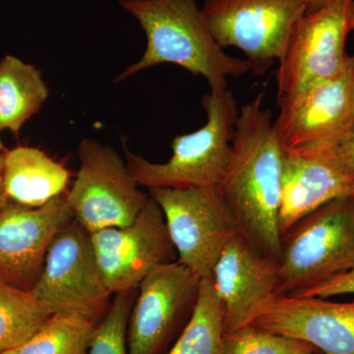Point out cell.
<instances>
[{
  "mask_svg": "<svg viewBox=\"0 0 354 354\" xmlns=\"http://www.w3.org/2000/svg\"><path fill=\"white\" fill-rule=\"evenodd\" d=\"M164 213L177 261L199 279L211 276L228 241L239 234L218 187L150 188Z\"/></svg>",
  "mask_w": 354,
  "mask_h": 354,
  "instance_id": "8992f818",
  "label": "cell"
},
{
  "mask_svg": "<svg viewBox=\"0 0 354 354\" xmlns=\"http://www.w3.org/2000/svg\"><path fill=\"white\" fill-rule=\"evenodd\" d=\"M283 146L263 94L239 109L232 139V160L218 186L239 234L266 257L279 262Z\"/></svg>",
  "mask_w": 354,
  "mask_h": 354,
  "instance_id": "6da1fadb",
  "label": "cell"
},
{
  "mask_svg": "<svg viewBox=\"0 0 354 354\" xmlns=\"http://www.w3.org/2000/svg\"><path fill=\"white\" fill-rule=\"evenodd\" d=\"M74 220L66 194L30 208L6 200L0 207V276L31 291L53 239Z\"/></svg>",
  "mask_w": 354,
  "mask_h": 354,
  "instance_id": "4fadbf2b",
  "label": "cell"
},
{
  "mask_svg": "<svg viewBox=\"0 0 354 354\" xmlns=\"http://www.w3.org/2000/svg\"><path fill=\"white\" fill-rule=\"evenodd\" d=\"M53 314L97 324L108 311L111 293L100 271L91 234L73 220L53 239L43 271L31 290Z\"/></svg>",
  "mask_w": 354,
  "mask_h": 354,
  "instance_id": "5b68a950",
  "label": "cell"
},
{
  "mask_svg": "<svg viewBox=\"0 0 354 354\" xmlns=\"http://www.w3.org/2000/svg\"><path fill=\"white\" fill-rule=\"evenodd\" d=\"M6 147H4L3 143H2V140L0 138V152H6Z\"/></svg>",
  "mask_w": 354,
  "mask_h": 354,
  "instance_id": "83f0119b",
  "label": "cell"
},
{
  "mask_svg": "<svg viewBox=\"0 0 354 354\" xmlns=\"http://www.w3.org/2000/svg\"><path fill=\"white\" fill-rule=\"evenodd\" d=\"M207 121L200 129L178 135L164 164L153 162L124 146L128 171L140 186L150 188L218 187L232 160V139L239 109L232 91L204 95Z\"/></svg>",
  "mask_w": 354,
  "mask_h": 354,
  "instance_id": "3957f363",
  "label": "cell"
},
{
  "mask_svg": "<svg viewBox=\"0 0 354 354\" xmlns=\"http://www.w3.org/2000/svg\"><path fill=\"white\" fill-rule=\"evenodd\" d=\"M351 32H354V9H353V31H351Z\"/></svg>",
  "mask_w": 354,
  "mask_h": 354,
  "instance_id": "f546056e",
  "label": "cell"
},
{
  "mask_svg": "<svg viewBox=\"0 0 354 354\" xmlns=\"http://www.w3.org/2000/svg\"><path fill=\"white\" fill-rule=\"evenodd\" d=\"M334 0H305L306 3V11H314L317 9L321 8V7L327 6Z\"/></svg>",
  "mask_w": 354,
  "mask_h": 354,
  "instance_id": "484cf974",
  "label": "cell"
},
{
  "mask_svg": "<svg viewBox=\"0 0 354 354\" xmlns=\"http://www.w3.org/2000/svg\"><path fill=\"white\" fill-rule=\"evenodd\" d=\"M279 102L274 127L283 148L333 145L354 128V55L337 76Z\"/></svg>",
  "mask_w": 354,
  "mask_h": 354,
  "instance_id": "8fae6325",
  "label": "cell"
},
{
  "mask_svg": "<svg viewBox=\"0 0 354 354\" xmlns=\"http://www.w3.org/2000/svg\"><path fill=\"white\" fill-rule=\"evenodd\" d=\"M97 324L78 317L53 314L16 354H86Z\"/></svg>",
  "mask_w": 354,
  "mask_h": 354,
  "instance_id": "44dd1931",
  "label": "cell"
},
{
  "mask_svg": "<svg viewBox=\"0 0 354 354\" xmlns=\"http://www.w3.org/2000/svg\"><path fill=\"white\" fill-rule=\"evenodd\" d=\"M354 269V195L312 212L281 236L276 295H297Z\"/></svg>",
  "mask_w": 354,
  "mask_h": 354,
  "instance_id": "277c9868",
  "label": "cell"
},
{
  "mask_svg": "<svg viewBox=\"0 0 354 354\" xmlns=\"http://www.w3.org/2000/svg\"><path fill=\"white\" fill-rule=\"evenodd\" d=\"M3 153L0 152V207L6 201V194L3 190V180H2V172H3Z\"/></svg>",
  "mask_w": 354,
  "mask_h": 354,
  "instance_id": "4316f807",
  "label": "cell"
},
{
  "mask_svg": "<svg viewBox=\"0 0 354 354\" xmlns=\"http://www.w3.org/2000/svg\"><path fill=\"white\" fill-rule=\"evenodd\" d=\"M252 325L307 342L322 354H354V301L274 295Z\"/></svg>",
  "mask_w": 354,
  "mask_h": 354,
  "instance_id": "9a60e30c",
  "label": "cell"
},
{
  "mask_svg": "<svg viewBox=\"0 0 354 354\" xmlns=\"http://www.w3.org/2000/svg\"><path fill=\"white\" fill-rule=\"evenodd\" d=\"M353 195L354 172L342 165L327 148H283L279 208L281 236L323 205Z\"/></svg>",
  "mask_w": 354,
  "mask_h": 354,
  "instance_id": "2e32d148",
  "label": "cell"
},
{
  "mask_svg": "<svg viewBox=\"0 0 354 354\" xmlns=\"http://www.w3.org/2000/svg\"><path fill=\"white\" fill-rule=\"evenodd\" d=\"M342 165L354 172V128L346 136L330 146H326Z\"/></svg>",
  "mask_w": 354,
  "mask_h": 354,
  "instance_id": "d4e9b609",
  "label": "cell"
},
{
  "mask_svg": "<svg viewBox=\"0 0 354 354\" xmlns=\"http://www.w3.org/2000/svg\"><path fill=\"white\" fill-rule=\"evenodd\" d=\"M138 288L115 293L102 322L95 325L87 353L130 354L128 323Z\"/></svg>",
  "mask_w": 354,
  "mask_h": 354,
  "instance_id": "7402d4cb",
  "label": "cell"
},
{
  "mask_svg": "<svg viewBox=\"0 0 354 354\" xmlns=\"http://www.w3.org/2000/svg\"><path fill=\"white\" fill-rule=\"evenodd\" d=\"M79 169L67 203L90 234L130 225L145 207L150 195L139 189L127 162L113 147L84 139L78 147Z\"/></svg>",
  "mask_w": 354,
  "mask_h": 354,
  "instance_id": "ba28073f",
  "label": "cell"
},
{
  "mask_svg": "<svg viewBox=\"0 0 354 354\" xmlns=\"http://www.w3.org/2000/svg\"><path fill=\"white\" fill-rule=\"evenodd\" d=\"M211 278L223 304V333L227 334L252 325L276 295L278 261L258 253L237 234L221 252Z\"/></svg>",
  "mask_w": 354,
  "mask_h": 354,
  "instance_id": "5bb4252c",
  "label": "cell"
},
{
  "mask_svg": "<svg viewBox=\"0 0 354 354\" xmlns=\"http://www.w3.org/2000/svg\"><path fill=\"white\" fill-rule=\"evenodd\" d=\"M353 9L354 0H334L299 18L279 62V100L341 73L348 58L346 43Z\"/></svg>",
  "mask_w": 354,
  "mask_h": 354,
  "instance_id": "9c48e42d",
  "label": "cell"
},
{
  "mask_svg": "<svg viewBox=\"0 0 354 354\" xmlns=\"http://www.w3.org/2000/svg\"><path fill=\"white\" fill-rule=\"evenodd\" d=\"M146 34L143 57L116 77L121 82L162 64L204 77L211 91L227 90L228 78L250 71L245 59L225 53L209 31L197 0H118Z\"/></svg>",
  "mask_w": 354,
  "mask_h": 354,
  "instance_id": "7a4b0ae2",
  "label": "cell"
},
{
  "mask_svg": "<svg viewBox=\"0 0 354 354\" xmlns=\"http://www.w3.org/2000/svg\"><path fill=\"white\" fill-rule=\"evenodd\" d=\"M50 316L31 291L0 276V353L19 348Z\"/></svg>",
  "mask_w": 354,
  "mask_h": 354,
  "instance_id": "ffe728a7",
  "label": "cell"
},
{
  "mask_svg": "<svg viewBox=\"0 0 354 354\" xmlns=\"http://www.w3.org/2000/svg\"><path fill=\"white\" fill-rule=\"evenodd\" d=\"M201 279L178 261L158 267L140 283L128 323L130 354H160L189 321Z\"/></svg>",
  "mask_w": 354,
  "mask_h": 354,
  "instance_id": "7c38bea8",
  "label": "cell"
},
{
  "mask_svg": "<svg viewBox=\"0 0 354 354\" xmlns=\"http://www.w3.org/2000/svg\"><path fill=\"white\" fill-rule=\"evenodd\" d=\"M223 316L211 276L205 277L194 311L167 354H223Z\"/></svg>",
  "mask_w": 354,
  "mask_h": 354,
  "instance_id": "d6986e66",
  "label": "cell"
},
{
  "mask_svg": "<svg viewBox=\"0 0 354 354\" xmlns=\"http://www.w3.org/2000/svg\"><path fill=\"white\" fill-rule=\"evenodd\" d=\"M69 171L38 148L19 146L3 153L4 194L7 200L38 208L65 194Z\"/></svg>",
  "mask_w": 354,
  "mask_h": 354,
  "instance_id": "e0dca14e",
  "label": "cell"
},
{
  "mask_svg": "<svg viewBox=\"0 0 354 354\" xmlns=\"http://www.w3.org/2000/svg\"><path fill=\"white\" fill-rule=\"evenodd\" d=\"M91 239L111 295L138 288L153 270L177 260L164 213L151 196L130 225L97 230Z\"/></svg>",
  "mask_w": 354,
  "mask_h": 354,
  "instance_id": "30bf717a",
  "label": "cell"
},
{
  "mask_svg": "<svg viewBox=\"0 0 354 354\" xmlns=\"http://www.w3.org/2000/svg\"><path fill=\"white\" fill-rule=\"evenodd\" d=\"M0 354H16V349H12V351H3V353H0Z\"/></svg>",
  "mask_w": 354,
  "mask_h": 354,
  "instance_id": "f1b7e54d",
  "label": "cell"
},
{
  "mask_svg": "<svg viewBox=\"0 0 354 354\" xmlns=\"http://www.w3.org/2000/svg\"><path fill=\"white\" fill-rule=\"evenodd\" d=\"M223 354H322L300 339L254 325L223 335Z\"/></svg>",
  "mask_w": 354,
  "mask_h": 354,
  "instance_id": "603a6c76",
  "label": "cell"
},
{
  "mask_svg": "<svg viewBox=\"0 0 354 354\" xmlns=\"http://www.w3.org/2000/svg\"><path fill=\"white\" fill-rule=\"evenodd\" d=\"M203 17L221 48H239L255 75L279 62L305 0H203Z\"/></svg>",
  "mask_w": 354,
  "mask_h": 354,
  "instance_id": "52a82bcc",
  "label": "cell"
},
{
  "mask_svg": "<svg viewBox=\"0 0 354 354\" xmlns=\"http://www.w3.org/2000/svg\"><path fill=\"white\" fill-rule=\"evenodd\" d=\"M344 295H354V269L293 297L330 298Z\"/></svg>",
  "mask_w": 354,
  "mask_h": 354,
  "instance_id": "cb8c5ba5",
  "label": "cell"
},
{
  "mask_svg": "<svg viewBox=\"0 0 354 354\" xmlns=\"http://www.w3.org/2000/svg\"><path fill=\"white\" fill-rule=\"evenodd\" d=\"M50 95L41 72L14 55L0 60V132L17 135Z\"/></svg>",
  "mask_w": 354,
  "mask_h": 354,
  "instance_id": "ac0fdd59",
  "label": "cell"
}]
</instances>
